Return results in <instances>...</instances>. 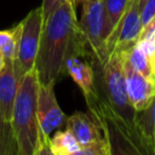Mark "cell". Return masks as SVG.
<instances>
[{
    "label": "cell",
    "mask_w": 155,
    "mask_h": 155,
    "mask_svg": "<svg viewBox=\"0 0 155 155\" xmlns=\"http://www.w3.org/2000/svg\"><path fill=\"white\" fill-rule=\"evenodd\" d=\"M79 31L76 10L70 0L63 1L44 19L35 69L40 84L57 82L64 75V61Z\"/></svg>",
    "instance_id": "1"
},
{
    "label": "cell",
    "mask_w": 155,
    "mask_h": 155,
    "mask_svg": "<svg viewBox=\"0 0 155 155\" xmlns=\"http://www.w3.org/2000/svg\"><path fill=\"white\" fill-rule=\"evenodd\" d=\"M39 85L35 68L25 73L18 84L11 116V127L18 155H33L40 143L41 130L36 109Z\"/></svg>",
    "instance_id": "2"
},
{
    "label": "cell",
    "mask_w": 155,
    "mask_h": 155,
    "mask_svg": "<svg viewBox=\"0 0 155 155\" xmlns=\"http://www.w3.org/2000/svg\"><path fill=\"white\" fill-rule=\"evenodd\" d=\"M92 63L94 68L98 97L103 99L139 138L137 131V111L132 107L126 91L124 53L113 51L104 63H99L96 57H93Z\"/></svg>",
    "instance_id": "3"
},
{
    "label": "cell",
    "mask_w": 155,
    "mask_h": 155,
    "mask_svg": "<svg viewBox=\"0 0 155 155\" xmlns=\"http://www.w3.org/2000/svg\"><path fill=\"white\" fill-rule=\"evenodd\" d=\"M86 104L90 113L101 122L110 155H145L139 138L103 99L97 97Z\"/></svg>",
    "instance_id": "4"
},
{
    "label": "cell",
    "mask_w": 155,
    "mask_h": 155,
    "mask_svg": "<svg viewBox=\"0 0 155 155\" xmlns=\"http://www.w3.org/2000/svg\"><path fill=\"white\" fill-rule=\"evenodd\" d=\"M78 27L96 59L99 63H104L109 57L107 51L109 33L102 0H86L81 5Z\"/></svg>",
    "instance_id": "5"
},
{
    "label": "cell",
    "mask_w": 155,
    "mask_h": 155,
    "mask_svg": "<svg viewBox=\"0 0 155 155\" xmlns=\"http://www.w3.org/2000/svg\"><path fill=\"white\" fill-rule=\"evenodd\" d=\"M42 24L44 18L41 6L31 10L21 21V35L18 40L17 56L15 58V69L19 79H22L25 73L35 68Z\"/></svg>",
    "instance_id": "6"
},
{
    "label": "cell",
    "mask_w": 155,
    "mask_h": 155,
    "mask_svg": "<svg viewBox=\"0 0 155 155\" xmlns=\"http://www.w3.org/2000/svg\"><path fill=\"white\" fill-rule=\"evenodd\" d=\"M142 29L143 24L140 21L139 1L131 0L122 18L107 40L108 54H110L113 51L125 52L132 47L138 41Z\"/></svg>",
    "instance_id": "7"
},
{
    "label": "cell",
    "mask_w": 155,
    "mask_h": 155,
    "mask_svg": "<svg viewBox=\"0 0 155 155\" xmlns=\"http://www.w3.org/2000/svg\"><path fill=\"white\" fill-rule=\"evenodd\" d=\"M54 85V81L40 84L38 91V119L40 130L45 136H51L52 132L64 126L67 121V115L57 102Z\"/></svg>",
    "instance_id": "8"
},
{
    "label": "cell",
    "mask_w": 155,
    "mask_h": 155,
    "mask_svg": "<svg viewBox=\"0 0 155 155\" xmlns=\"http://www.w3.org/2000/svg\"><path fill=\"white\" fill-rule=\"evenodd\" d=\"M124 73L126 91L132 107L137 113L147 109L155 98V78H148L137 73L127 64L125 58Z\"/></svg>",
    "instance_id": "9"
},
{
    "label": "cell",
    "mask_w": 155,
    "mask_h": 155,
    "mask_svg": "<svg viewBox=\"0 0 155 155\" xmlns=\"http://www.w3.org/2000/svg\"><path fill=\"white\" fill-rule=\"evenodd\" d=\"M64 126L74 134L80 145H86L104 138L101 122L91 113L75 111L70 116H67Z\"/></svg>",
    "instance_id": "10"
},
{
    "label": "cell",
    "mask_w": 155,
    "mask_h": 155,
    "mask_svg": "<svg viewBox=\"0 0 155 155\" xmlns=\"http://www.w3.org/2000/svg\"><path fill=\"white\" fill-rule=\"evenodd\" d=\"M19 80L15 69V61H5V65L0 73V111L2 117L8 122H11Z\"/></svg>",
    "instance_id": "11"
},
{
    "label": "cell",
    "mask_w": 155,
    "mask_h": 155,
    "mask_svg": "<svg viewBox=\"0 0 155 155\" xmlns=\"http://www.w3.org/2000/svg\"><path fill=\"white\" fill-rule=\"evenodd\" d=\"M137 131L145 155H155V98L147 109L137 113Z\"/></svg>",
    "instance_id": "12"
},
{
    "label": "cell",
    "mask_w": 155,
    "mask_h": 155,
    "mask_svg": "<svg viewBox=\"0 0 155 155\" xmlns=\"http://www.w3.org/2000/svg\"><path fill=\"white\" fill-rule=\"evenodd\" d=\"M124 58L127 62V64L137 73L148 78H155L153 74L150 58L147 56V53L139 46L138 42H136L132 47L124 52Z\"/></svg>",
    "instance_id": "13"
},
{
    "label": "cell",
    "mask_w": 155,
    "mask_h": 155,
    "mask_svg": "<svg viewBox=\"0 0 155 155\" xmlns=\"http://www.w3.org/2000/svg\"><path fill=\"white\" fill-rule=\"evenodd\" d=\"M50 145L56 155H71L81 147L78 139L68 128L57 131L53 137H50Z\"/></svg>",
    "instance_id": "14"
},
{
    "label": "cell",
    "mask_w": 155,
    "mask_h": 155,
    "mask_svg": "<svg viewBox=\"0 0 155 155\" xmlns=\"http://www.w3.org/2000/svg\"><path fill=\"white\" fill-rule=\"evenodd\" d=\"M21 22L5 30H0V54L5 61H15L21 35Z\"/></svg>",
    "instance_id": "15"
},
{
    "label": "cell",
    "mask_w": 155,
    "mask_h": 155,
    "mask_svg": "<svg viewBox=\"0 0 155 155\" xmlns=\"http://www.w3.org/2000/svg\"><path fill=\"white\" fill-rule=\"evenodd\" d=\"M130 1L131 0H102L109 35L111 34V31L115 29V27L122 18L124 13L126 12L130 5Z\"/></svg>",
    "instance_id": "16"
},
{
    "label": "cell",
    "mask_w": 155,
    "mask_h": 155,
    "mask_svg": "<svg viewBox=\"0 0 155 155\" xmlns=\"http://www.w3.org/2000/svg\"><path fill=\"white\" fill-rule=\"evenodd\" d=\"M0 155H18L16 139L12 132L11 122L2 117L0 111Z\"/></svg>",
    "instance_id": "17"
},
{
    "label": "cell",
    "mask_w": 155,
    "mask_h": 155,
    "mask_svg": "<svg viewBox=\"0 0 155 155\" xmlns=\"http://www.w3.org/2000/svg\"><path fill=\"white\" fill-rule=\"evenodd\" d=\"M71 155H110L109 144L104 136V138H102L97 142H93V143H90L86 145H81L80 149Z\"/></svg>",
    "instance_id": "18"
},
{
    "label": "cell",
    "mask_w": 155,
    "mask_h": 155,
    "mask_svg": "<svg viewBox=\"0 0 155 155\" xmlns=\"http://www.w3.org/2000/svg\"><path fill=\"white\" fill-rule=\"evenodd\" d=\"M155 17V0H148L140 7V21L143 27H145Z\"/></svg>",
    "instance_id": "19"
},
{
    "label": "cell",
    "mask_w": 155,
    "mask_h": 155,
    "mask_svg": "<svg viewBox=\"0 0 155 155\" xmlns=\"http://www.w3.org/2000/svg\"><path fill=\"white\" fill-rule=\"evenodd\" d=\"M33 155H56V154L52 151L51 145H50V136H45V134L41 132L39 147H38V149L35 150V153H34Z\"/></svg>",
    "instance_id": "20"
},
{
    "label": "cell",
    "mask_w": 155,
    "mask_h": 155,
    "mask_svg": "<svg viewBox=\"0 0 155 155\" xmlns=\"http://www.w3.org/2000/svg\"><path fill=\"white\" fill-rule=\"evenodd\" d=\"M63 1H65V0H42V4H41L42 18L46 19Z\"/></svg>",
    "instance_id": "21"
},
{
    "label": "cell",
    "mask_w": 155,
    "mask_h": 155,
    "mask_svg": "<svg viewBox=\"0 0 155 155\" xmlns=\"http://www.w3.org/2000/svg\"><path fill=\"white\" fill-rule=\"evenodd\" d=\"M70 1H71V4H73V6H74V8L76 10V8L79 7V6L81 7V5H82V4H84V2L86 1V0H70Z\"/></svg>",
    "instance_id": "22"
},
{
    "label": "cell",
    "mask_w": 155,
    "mask_h": 155,
    "mask_svg": "<svg viewBox=\"0 0 155 155\" xmlns=\"http://www.w3.org/2000/svg\"><path fill=\"white\" fill-rule=\"evenodd\" d=\"M151 69H153V74L155 76V50H154V56H153V59H151Z\"/></svg>",
    "instance_id": "23"
},
{
    "label": "cell",
    "mask_w": 155,
    "mask_h": 155,
    "mask_svg": "<svg viewBox=\"0 0 155 155\" xmlns=\"http://www.w3.org/2000/svg\"><path fill=\"white\" fill-rule=\"evenodd\" d=\"M4 65H5V59H4V58H2V56L0 54V73H1L2 68H4Z\"/></svg>",
    "instance_id": "24"
},
{
    "label": "cell",
    "mask_w": 155,
    "mask_h": 155,
    "mask_svg": "<svg viewBox=\"0 0 155 155\" xmlns=\"http://www.w3.org/2000/svg\"><path fill=\"white\" fill-rule=\"evenodd\" d=\"M138 1H139V10H140V7H142V6H143L148 0H138Z\"/></svg>",
    "instance_id": "25"
},
{
    "label": "cell",
    "mask_w": 155,
    "mask_h": 155,
    "mask_svg": "<svg viewBox=\"0 0 155 155\" xmlns=\"http://www.w3.org/2000/svg\"><path fill=\"white\" fill-rule=\"evenodd\" d=\"M109 153H110V151H109Z\"/></svg>",
    "instance_id": "26"
}]
</instances>
